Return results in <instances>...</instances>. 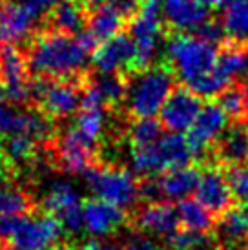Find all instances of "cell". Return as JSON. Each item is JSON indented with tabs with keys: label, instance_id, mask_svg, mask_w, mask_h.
Returning a JSON list of instances; mask_svg holds the SVG:
<instances>
[{
	"label": "cell",
	"instance_id": "obj_11",
	"mask_svg": "<svg viewBox=\"0 0 248 250\" xmlns=\"http://www.w3.org/2000/svg\"><path fill=\"white\" fill-rule=\"evenodd\" d=\"M42 210L51 214L62 223L69 234H77L84 229V212L77 190L66 181H57L42 199Z\"/></svg>",
	"mask_w": 248,
	"mask_h": 250
},
{
	"label": "cell",
	"instance_id": "obj_5",
	"mask_svg": "<svg viewBox=\"0 0 248 250\" xmlns=\"http://www.w3.org/2000/svg\"><path fill=\"white\" fill-rule=\"evenodd\" d=\"M83 175L97 197L113 203L121 208H126L141 199V179L123 167L104 165L99 161Z\"/></svg>",
	"mask_w": 248,
	"mask_h": 250
},
{
	"label": "cell",
	"instance_id": "obj_46",
	"mask_svg": "<svg viewBox=\"0 0 248 250\" xmlns=\"http://www.w3.org/2000/svg\"><path fill=\"white\" fill-rule=\"evenodd\" d=\"M245 77L248 79V61H247V70H245Z\"/></svg>",
	"mask_w": 248,
	"mask_h": 250
},
{
	"label": "cell",
	"instance_id": "obj_14",
	"mask_svg": "<svg viewBox=\"0 0 248 250\" xmlns=\"http://www.w3.org/2000/svg\"><path fill=\"white\" fill-rule=\"evenodd\" d=\"M130 221L137 232L161 237H170L181 225L177 207L168 201H146L135 210Z\"/></svg>",
	"mask_w": 248,
	"mask_h": 250
},
{
	"label": "cell",
	"instance_id": "obj_48",
	"mask_svg": "<svg viewBox=\"0 0 248 250\" xmlns=\"http://www.w3.org/2000/svg\"><path fill=\"white\" fill-rule=\"evenodd\" d=\"M159 2H161V0H159ZM163 2H165V0H163Z\"/></svg>",
	"mask_w": 248,
	"mask_h": 250
},
{
	"label": "cell",
	"instance_id": "obj_10",
	"mask_svg": "<svg viewBox=\"0 0 248 250\" xmlns=\"http://www.w3.org/2000/svg\"><path fill=\"white\" fill-rule=\"evenodd\" d=\"M201 97L185 84L173 86L168 99L159 111V121L168 132H188L203 110Z\"/></svg>",
	"mask_w": 248,
	"mask_h": 250
},
{
	"label": "cell",
	"instance_id": "obj_45",
	"mask_svg": "<svg viewBox=\"0 0 248 250\" xmlns=\"http://www.w3.org/2000/svg\"><path fill=\"white\" fill-rule=\"evenodd\" d=\"M247 115H248V88H247Z\"/></svg>",
	"mask_w": 248,
	"mask_h": 250
},
{
	"label": "cell",
	"instance_id": "obj_28",
	"mask_svg": "<svg viewBox=\"0 0 248 250\" xmlns=\"http://www.w3.org/2000/svg\"><path fill=\"white\" fill-rule=\"evenodd\" d=\"M221 22L230 41L248 44V0H227Z\"/></svg>",
	"mask_w": 248,
	"mask_h": 250
},
{
	"label": "cell",
	"instance_id": "obj_26",
	"mask_svg": "<svg viewBox=\"0 0 248 250\" xmlns=\"http://www.w3.org/2000/svg\"><path fill=\"white\" fill-rule=\"evenodd\" d=\"M33 197L9 181H0V217H24L35 212Z\"/></svg>",
	"mask_w": 248,
	"mask_h": 250
},
{
	"label": "cell",
	"instance_id": "obj_15",
	"mask_svg": "<svg viewBox=\"0 0 248 250\" xmlns=\"http://www.w3.org/2000/svg\"><path fill=\"white\" fill-rule=\"evenodd\" d=\"M195 194H197V201L203 203L214 215L225 214L234 203V195L230 192V187L225 177V168L210 161L203 165Z\"/></svg>",
	"mask_w": 248,
	"mask_h": 250
},
{
	"label": "cell",
	"instance_id": "obj_30",
	"mask_svg": "<svg viewBox=\"0 0 248 250\" xmlns=\"http://www.w3.org/2000/svg\"><path fill=\"white\" fill-rule=\"evenodd\" d=\"M106 108L103 106H83L79 110L75 121V128L79 132H83L88 139L95 141L99 145V141L103 139L104 132H106Z\"/></svg>",
	"mask_w": 248,
	"mask_h": 250
},
{
	"label": "cell",
	"instance_id": "obj_38",
	"mask_svg": "<svg viewBox=\"0 0 248 250\" xmlns=\"http://www.w3.org/2000/svg\"><path fill=\"white\" fill-rule=\"evenodd\" d=\"M26 6H29L31 9H33L35 13L39 15H49L51 11H53V7L61 2V0H22Z\"/></svg>",
	"mask_w": 248,
	"mask_h": 250
},
{
	"label": "cell",
	"instance_id": "obj_8",
	"mask_svg": "<svg viewBox=\"0 0 248 250\" xmlns=\"http://www.w3.org/2000/svg\"><path fill=\"white\" fill-rule=\"evenodd\" d=\"M99 157V145L88 139L75 126L57 135L53 143V161L64 174H84Z\"/></svg>",
	"mask_w": 248,
	"mask_h": 250
},
{
	"label": "cell",
	"instance_id": "obj_31",
	"mask_svg": "<svg viewBox=\"0 0 248 250\" xmlns=\"http://www.w3.org/2000/svg\"><path fill=\"white\" fill-rule=\"evenodd\" d=\"M163 128L161 121L153 117L133 119L128 126V145L130 146H148L157 143L163 137Z\"/></svg>",
	"mask_w": 248,
	"mask_h": 250
},
{
	"label": "cell",
	"instance_id": "obj_37",
	"mask_svg": "<svg viewBox=\"0 0 248 250\" xmlns=\"http://www.w3.org/2000/svg\"><path fill=\"white\" fill-rule=\"evenodd\" d=\"M111 250H161V249H159V245L155 241H152V239L135 236L131 237L130 241H126L124 245H119V247H115V249Z\"/></svg>",
	"mask_w": 248,
	"mask_h": 250
},
{
	"label": "cell",
	"instance_id": "obj_35",
	"mask_svg": "<svg viewBox=\"0 0 248 250\" xmlns=\"http://www.w3.org/2000/svg\"><path fill=\"white\" fill-rule=\"evenodd\" d=\"M195 35L201 37L203 41L210 42V44H223L225 42V37H227V31H225V26L223 22L214 21V19H208L207 22H203L199 28L195 29Z\"/></svg>",
	"mask_w": 248,
	"mask_h": 250
},
{
	"label": "cell",
	"instance_id": "obj_42",
	"mask_svg": "<svg viewBox=\"0 0 248 250\" xmlns=\"http://www.w3.org/2000/svg\"><path fill=\"white\" fill-rule=\"evenodd\" d=\"M203 6H207L208 9H217V7L225 6L227 0H199Z\"/></svg>",
	"mask_w": 248,
	"mask_h": 250
},
{
	"label": "cell",
	"instance_id": "obj_40",
	"mask_svg": "<svg viewBox=\"0 0 248 250\" xmlns=\"http://www.w3.org/2000/svg\"><path fill=\"white\" fill-rule=\"evenodd\" d=\"M77 250H111V247L110 245L101 243L99 239H90V241H86V243L81 245Z\"/></svg>",
	"mask_w": 248,
	"mask_h": 250
},
{
	"label": "cell",
	"instance_id": "obj_36",
	"mask_svg": "<svg viewBox=\"0 0 248 250\" xmlns=\"http://www.w3.org/2000/svg\"><path fill=\"white\" fill-rule=\"evenodd\" d=\"M106 4L111 7H115L117 11H121V13L128 19V21H131V19L137 15L139 7L143 4V0H106ZM106 4H104V6H106Z\"/></svg>",
	"mask_w": 248,
	"mask_h": 250
},
{
	"label": "cell",
	"instance_id": "obj_2",
	"mask_svg": "<svg viewBox=\"0 0 248 250\" xmlns=\"http://www.w3.org/2000/svg\"><path fill=\"white\" fill-rule=\"evenodd\" d=\"M219 51L214 44L203 41L197 35L173 33L166 41L163 62L173 71L175 79L193 90L201 81L212 75L217 68Z\"/></svg>",
	"mask_w": 248,
	"mask_h": 250
},
{
	"label": "cell",
	"instance_id": "obj_3",
	"mask_svg": "<svg viewBox=\"0 0 248 250\" xmlns=\"http://www.w3.org/2000/svg\"><path fill=\"white\" fill-rule=\"evenodd\" d=\"M173 83L175 75L163 61L131 75L130 91L126 97V113L131 119L155 117L173 90Z\"/></svg>",
	"mask_w": 248,
	"mask_h": 250
},
{
	"label": "cell",
	"instance_id": "obj_4",
	"mask_svg": "<svg viewBox=\"0 0 248 250\" xmlns=\"http://www.w3.org/2000/svg\"><path fill=\"white\" fill-rule=\"evenodd\" d=\"M86 81L88 73L61 81L35 77L31 79V108L42 111L53 123L71 117L83 106Z\"/></svg>",
	"mask_w": 248,
	"mask_h": 250
},
{
	"label": "cell",
	"instance_id": "obj_39",
	"mask_svg": "<svg viewBox=\"0 0 248 250\" xmlns=\"http://www.w3.org/2000/svg\"><path fill=\"white\" fill-rule=\"evenodd\" d=\"M15 174H17V170L9 163V159H7L4 150H2V146H0V181H9Z\"/></svg>",
	"mask_w": 248,
	"mask_h": 250
},
{
	"label": "cell",
	"instance_id": "obj_25",
	"mask_svg": "<svg viewBox=\"0 0 248 250\" xmlns=\"http://www.w3.org/2000/svg\"><path fill=\"white\" fill-rule=\"evenodd\" d=\"M126 22L128 19L121 11L106 4L93 9V13L88 19V31H91L99 42H104L123 33Z\"/></svg>",
	"mask_w": 248,
	"mask_h": 250
},
{
	"label": "cell",
	"instance_id": "obj_47",
	"mask_svg": "<svg viewBox=\"0 0 248 250\" xmlns=\"http://www.w3.org/2000/svg\"><path fill=\"white\" fill-rule=\"evenodd\" d=\"M241 250H248V245H247V247H245V249H241Z\"/></svg>",
	"mask_w": 248,
	"mask_h": 250
},
{
	"label": "cell",
	"instance_id": "obj_34",
	"mask_svg": "<svg viewBox=\"0 0 248 250\" xmlns=\"http://www.w3.org/2000/svg\"><path fill=\"white\" fill-rule=\"evenodd\" d=\"M225 177L230 187L234 199L239 203H248V167H228L225 168Z\"/></svg>",
	"mask_w": 248,
	"mask_h": 250
},
{
	"label": "cell",
	"instance_id": "obj_33",
	"mask_svg": "<svg viewBox=\"0 0 248 250\" xmlns=\"http://www.w3.org/2000/svg\"><path fill=\"white\" fill-rule=\"evenodd\" d=\"M168 250H207L210 247V234L193 232V230H175L166 237Z\"/></svg>",
	"mask_w": 248,
	"mask_h": 250
},
{
	"label": "cell",
	"instance_id": "obj_41",
	"mask_svg": "<svg viewBox=\"0 0 248 250\" xmlns=\"http://www.w3.org/2000/svg\"><path fill=\"white\" fill-rule=\"evenodd\" d=\"M7 101H9V99H7V91H6V88H4L2 81H0V117H2V115L9 110V108H7V104H6Z\"/></svg>",
	"mask_w": 248,
	"mask_h": 250
},
{
	"label": "cell",
	"instance_id": "obj_18",
	"mask_svg": "<svg viewBox=\"0 0 248 250\" xmlns=\"http://www.w3.org/2000/svg\"><path fill=\"white\" fill-rule=\"evenodd\" d=\"M163 19L173 33L195 31L203 22L208 21V7L199 0H165Z\"/></svg>",
	"mask_w": 248,
	"mask_h": 250
},
{
	"label": "cell",
	"instance_id": "obj_44",
	"mask_svg": "<svg viewBox=\"0 0 248 250\" xmlns=\"http://www.w3.org/2000/svg\"><path fill=\"white\" fill-rule=\"evenodd\" d=\"M4 41V35H2V11H0V42ZM2 49V48H0Z\"/></svg>",
	"mask_w": 248,
	"mask_h": 250
},
{
	"label": "cell",
	"instance_id": "obj_17",
	"mask_svg": "<svg viewBox=\"0 0 248 250\" xmlns=\"http://www.w3.org/2000/svg\"><path fill=\"white\" fill-rule=\"evenodd\" d=\"M84 212V229L91 236L104 237L115 234L119 229L126 225L128 217L124 210L113 203H108L101 197H91L83 203Z\"/></svg>",
	"mask_w": 248,
	"mask_h": 250
},
{
	"label": "cell",
	"instance_id": "obj_12",
	"mask_svg": "<svg viewBox=\"0 0 248 250\" xmlns=\"http://www.w3.org/2000/svg\"><path fill=\"white\" fill-rule=\"evenodd\" d=\"M137 48L130 33H119L99 44L93 51L91 64L97 73H135Z\"/></svg>",
	"mask_w": 248,
	"mask_h": 250
},
{
	"label": "cell",
	"instance_id": "obj_21",
	"mask_svg": "<svg viewBox=\"0 0 248 250\" xmlns=\"http://www.w3.org/2000/svg\"><path fill=\"white\" fill-rule=\"evenodd\" d=\"M201 172H203V167H201L199 163L188 165V167L173 168V170L165 172L161 177H157L161 197L172 199V201L188 199L197 190Z\"/></svg>",
	"mask_w": 248,
	"mask_h": 250
},
{
	"label": "cell",
	"instance_id": "obj_29",
	"mask_svg": "<svg viewBox=\"0 0 248 250\" xmlns=\"http://www.w3.org/2000/svg\"><path fill=\"white\" fill-rule=\"evenodd\" d=\"M177 214H179V223L183 229L193 230V232H205L208 234L215 227L214 214L197 199H183L177 205Z\"/></svg>",
	"mask_w": 248,
	"mask_h": 250
},
{
	"label": "cell",
	"instance_id": "obj_23",
	"mask_svg": "<svg viewBox=\"0 0 248 250\" xmlns=\"http://www.w3.org/2000/svg\"><path fill=\"white\" fill-rule=\"evenodd\" d=\"M130 79L131 77L128 73H97L90 75L88 84L101 101V104L108 111H113L126 103L130 91Z\"/></svg>",
	"mask_w": 248,
	"mask_h": 250
},
{
	"label": "cell",
	"instance_id": "obj_6",
	"mask_svg": "<svg viewBox=\"0 0 248 250\" xmlns=\"http://www.w3.org/2000/svg\"><path fill=\"white\" fill-rule=\"evenodd\" d=\"M163 7L159 0H143L137 15L130 21V35L137 48L135 73L148 70L153 66V55L157 51L159 41L165 33ZM133 73V75H135Z\"/></svg>",
	"mask_w": 248,
	"mask_h": 250
},
{
	"label": "cell",
	"instance_id": "obj_13",
	"mask_svg": "<svg viewBox=\"0 0 248 250\" xmlns=\"http://www.w3.org/2000/svg\"><path fill=\"white\" fill-rule=\"evenodd\" d=\"M228 119L230 117L215 101L203 106V110L186 135L195 155H203V161L207 159L212 146L215 145V141L227 130Z\"/></svg>",
	"mask_w": 248,
	"mask_h": 250
},
{
	"label": "cell",
	"instance_id": "obj_43",
	"mask_svg": "<svg viewBox=\"0 0 248 250\" xmlns=\"http://www.w3.org/2000/svg\"><path fill=\"white\" fill-rule=\"evenodd\" d=\"M0 250H28V249H22V247L9 243V241H0Z\"/></svg>",
	"mask_w": 248,
	"mask_h": 250
},
{
	"label": "cell",
	"instance_id": "obj_7",
	"mask_svg": "<svg viewBox=\"0 0 248 250\" xmlns=\"http://www.w3.org/2000/svg\"><path fill=\"white\" fill-rule=\"evenodd\" d=\"M66 230L62 223L51 214H28L19 217L13 225L9 243H15L28 250H53L61 245L62 234Z\"/></svg>",
	"mask_w": 248,
	"mask_h": 250
},
{
	"label": "cell",
	"instance_id": "obj_27",
	"mask_svg": "<svg viewBox=\"0 0 248 250\" xmlns=\"http://www.w3.org/2000/svg\"><path fill=\"white\" fill-rule=\"evenodd\" d=\"M159 150H161V155L165 161L166 172L173 170V168L188 167L195 157L192 146L186 139V135H183V133L170 132L163 135L159 141Z\"/></svg>",
	"mask_w": 248,
	"mask_h": 250
},
{
	"label": "cell",
	"instance_id": "obj_19",
	"mask_svg": "<svg viewBox=\"0 0 248 250\" xmlns=\"http://www.w3.org/2000/svg\"><path fill=\"white\" fill-rule=\"evenodd\" d=\"M221 247L241 250L248 245V203L232 205L215 223Z\"/></svg>",
	"mask_w": 248,
	"mask_h": 250
},
{
	"label": "cell",
	"instance_id": "obj_32",
	"mask_svg": "<svg viewBox=\"0 0 248 250\" xmlns=\"http://www.w3.org/2000/svg\"><path fill=\"white\" fill-rule=\"evenodd\" d=\"M215 103L234 123L247 115V88L243 84H230L215 97Z\"/></svg>",
	"mask_w": 248,
	"mask_h": 250
},
{
	"label": "cell",
	"instance_id": "obj_22",
	"mask_svg": "<svg viewBox=\"0 0 248 250\" xmlns=\"http://www.w3.org/2000/svg\"><path fill=\"white\" fill-rule=\"evenodd\" d=\"M88 9L84 0H61L48 15V29L77 37L88 28Z\"/></svg>",
	"mask_w": 248,
	"mask_h": 250
},
{
	"label": "cell",
	"instance_id": "obj_16",
	"mask_svg": "<svg viewBox=\"0 0 248 250\" xmlns=\"http://www.w3.org/2000/svg\"><path fill=\"white\" fill-rule=\"evenodd\" d=\"M205 161L215 163L223 168L245 167L248 165V123L237 121L227 128L225 133L215 141Z\"/></svg>",
	"mask_w": 248,
	"mask_h": 250
},
{
	"label": "cell",
	"instance_id": "obj_49",
	"mask_svg": "<svg viewBox=\"0 0 248 250\" xmlns=\"http://www.w3.org/2000/svg\"><path fill=\"white\" fill-rule=\"evenodd\" d=\"M0 2H2V0H0Z\"/></svg>",
	"mask_w": 248,
	"mask_h": 250
},
{
	"label": "cell",
	"instance_id": "obj_24",
	"mask_svg": "<svg viewBox=\"0 0 248 250\" xmlns=\"http://www.w3.org/2000/svg\"><path fill=\"white\" fill-rule=\"evenodd\" d=\"M0 146L15 170L33 167L41 157L42 145L37 139L24 135V133H13V135L2 137Z\"/></svg>",
	"mask_w": 248,
	"mask_h": 250
},
{
	"label": "cell",
	"instance_id": "obj_9",
	"mask_svg": "<svg viewBox=\"0 0 248 250\" xmlns=\"http://www.w3.org/2000/svg\"><path fill=\"white\" fill-rule=\"evenodd\" d=\"M31 71L26 51L15 44L0 49V81L15 106L31 104Z\"/></svg>",
	"mask_w": 248,
	"mask_h": 250
},
{
	"label": "cell",
	"instance_id": "obj_1",
	"mask_svg": "<svg viewBox=\"0 0 248 250\" xmlns=\"http://www.w3.org/2000/svg\"><path fill=\"white\" fill-rule=\"evenodd\" d=\"M29 71L33 77L61 81L86 73V51L77 37L53 29L35 33L26 49Z\"/></svg>",
	"mask_w": 248,
	"mask_h": 250
},
{
	"label": "cell",
	"instance_id": "obj_20",
	"mask_svg": "<svg viewBox=\"0 0 248 250\" xmlns=\"http://www.w3.org/2000/svg\"><path fill=\"white\" fill-rule=\"evenodd\" d=\"M39 15L24 2H11L2 9V35L7 44L31 41Z\"/></svg>",
	"mask_w": 248,
	"mask_h": 250
}]
</instances>
